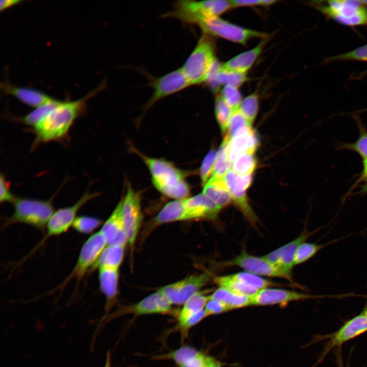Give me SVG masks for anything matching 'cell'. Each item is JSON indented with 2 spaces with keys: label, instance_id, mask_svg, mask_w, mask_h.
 <instances>
[{
  "label": "cell",
  "instance_id": "cell-31",
  "mask_svg": "<svg viewBox=\"0 0 367 367\" xmlns=\"http://www.w3.org/2000/svg\"><path fill=\"white\" fill-rule=\"evenodd\" d=\"M216 284L237 294L252 297L258 291L235 279L230 275L216 276L212 278Z\"/></svg>",
  "mask_w": 367,
  "mask_h": 367
},
{
  "label": "cell",
  "instance_id": "cell-41",
  "mask_svg": "<svg viewBox=\"0 0 367 367\" xmlns=\"http://www.w3.org/2000/svg\"><path fill=\"white\" fill-rule=\"evenodd\" d=\"M215 111L217 120L223 132L227 128L229 119L233 112L232 109L218 96L215 101Z\"/></svg>",
  "mask_w": 367,
  "mask_h": 367
},
{
  "label": "cell",
  "instance_id": "cell-35",
  "mask_svg": "<svg viewBox=\"0 0 367 367\" xmlns=\"http://www.w3.org/2000/svg\"><path fill=\"white\" fill-rule=\"evenodd\" d=\"M199 352L193 347L185 345L166 354L156 356L155 358L158 359L172 360L178 367L189 359L196 355Z\"/></svg>",
  "mask_w": 367,
  "mask_h": 367
},
{
  "label": "cell",
  "instance_id": "cell-46",
  "mask_svg": "<svg viewBox=\"0 0 367 367\" xmlns=\"http://www.w3.org/2000/svg\"><path fill=\"white\" fill-rule=\"evenodd\" d=\"M211 357L199 351L178 367H208Z\"/></svg>",
  "mask_w": 367,
  "mask_h": 367
},
{
  "label": "cell",
  "instance_id": "cell-34",
  "mask_svg": "<svg viewBox=\"0 0 367 367\" xmlns=\"http://www.w3.org/2000/svg\"><path fill=\"white\" fill-rule=\"evenodd\" d=\"M231 275L235 279L258 291L275 285H278L267 279L246 271L231 274Z\"/></svg>",
  "mask_w": 367,
  "mask_h": 367
},
{
  "label": "cell",
  "instance_id": "cell-16",
  "mask_svg": "<svg viewBox=\"0 0 367 367\" xmlns=\"http://www.w3.org/2000/svg\"><path fill=\"white\" fill-rule=\"evenodd\" d=\"M316 231H309L305 228L296 238L288 243L266 254L264 257L292 278L294 257L299 246L305 242Z\"/></svg>",
  "mask_w": 367,
  "mask_h": 367
},
{
  "label": "cell",
  "instance_id": "cell-15",
  "mask_svg": "<svg viewBox=\"0 0 367 367\" xmlns=\"http://www.w3.org/2000/svg\"><path fill=\"white\" fill-rule=\"evenodd\" d=\"M140 196L130 185L122 199V214L128 243L133 248L142 220Z\"/></svg>",
  "mask_w": 367,
  "mask_h": 367
},
{
  "label": "cell",
  "instance_id": "cell-45",
  "mask_svg": "<svg viewBox=\"0 0 367 367\" xmlns=\"http://www.w3.org/2000/svg\"><path fill=\"white\" fill-rule=\"evenodd\" d=\"M208 316L204 309L193 315L181 326L178 327L182 338H185L192 327L200 322Z\"/></svg>",
  "mask_w": 367,
  "mask_h": 367
},
{
  "label": "cell",
  "instance_id": "cell-42",
  "mask_svg": "<svg viewBox=\"0 0 367 367\" xmlns=\"http://www.w3.org/2000/svg\"><path fill=\"white\" fill-rule=\"evenodd\" d=\"M325 245L313 243L304 242L298 248L294 257V265L302 264L320 251Z\"/></svg>",
  "mask_w": 367,
  "mask_h": 367
},
{
  "label": "cell",
  "instance_id": "cell-21",
  "mask_svg": "<svg viewBox=\"0 0 367 367\" xmlns=\"http://www.w3.org/2000/svg\"><path fill=\"white\" fill-rule=\"evenodd\" d=\"M98 269V279L101 292L106 299L107 313L116 302L118 294L119 268L101 267Z\"/></svg>",
  "mask_w": 367,
  "mask_h": 367
},
{
  "label": "cell",
  "instance_id": "cell-12",
  "mask_svg": "<svg viewBox=\"0 0 367 367\" xmlns=\"http://www.w3.org/2000/svg\"><path fill=\"white\" fill-rule=\"evenodd\" d=\"M367 331V317L363 313L346 322L339 329L333 333L324 335L322 339H327L318 362L320 363L334 349Z\"/></svg>",
  "mask_w": 367,
  "mask_h": 367
},
{
  "label": "cell",
  "instance_id": "cell-5",
  "mask_svg": "<svg viewBox=\"0 0 367 367\" xmlns=\"http://www.w3.org/2000/svg\"><path fill=\"white\" fill-rule=\"evenodd\" d=\"M232 7L231 1L224 0L177 1L174 9L163 16L174 17L183 22L198 25L203 20L218 17Z\"/></svg>",
  "mask_w": 367,
  "mask_h": 367
},
{
  "label": "cell",
  "instance_id": "cell-38",
  "mask_svg": "<svg viewBox=\"0 0 367 367\" xmlns=\"http://www.w3.org/2000/svg\"><path fill=\"white\" fill-rule=\"evenodd\" d=\"M102 224L100 219L90 216H77L72 227L78 233L89 234L93 232Z\"/></svg>",
  "mask_w": 367,
  "mask_h": 367
},
{
  "label": "cell",
  "instance_id": "cell-9",
  "mask_svg": "<svg viewBox=\"0 0 367 367\" xmlns=\"http://www.w3.org/2000/svg\"><path fill=\"white\" fill-rule=\"evenodd\" d=\"M98 195L97 193L86 192L74 204L55 211L50 218L46 229L45 235L34 249L36 251L48 239L61 235L72 227L77 212L87 202Z\"/></svg>",
  "mask_w": 367,
  "mask_h": 367
},
{
  "label": "cell",
  "instance_id": "cell-7",
  "mask_svg": "<svg viewBox=\"0 0 367 367\" xmlns=\"http://www.w3.org/2000/svg\"><path fill=\"white\" fill-rule=\"evenodd\" d=\"M107 245L100 230L93 233L82 246L72 270L56 290L63 289L72 279L76 280L77 285L85 274L91 270Z\"/></svg>",
  "mask_w": 367,
  "mask_h": 367
},
{
  "label": "cell",
  "instance_id": "cell-3",
  "mask_svg": "<svg viewBox=\"0 0 367 367\" xmlns=\"http://www.w3.org/2000/svg\"><path fill=\"white\" fill-rule=\"evenodd\" d=\"M13 204V214L6 220L4 228L16 223H22L45 231L47 224L55 212L51 200L16 198Z\"/></svg>",
  "mask_w": 367,
  "mask_h": 367
},
{
  "label": "cell",
  "instance_id": "cell-43",
  "mask_svg": "<svg viewBox=\"0 0 367 367\" xmlns=\"http://www.w3.org/2000/svg\"><path fill=\"white\" fill-rule=\"evenodd\" d=\"M223 100L234 111L238 109L242 100V96L238 88L230 85L225 86L220 95Z\"/></svg>",
  "mask_w": 367,
  "mask_h": 367
},
{
  "label": "cell",
  "instance_id": "cell-48",
  "mask_svg": "<svg viewBox=\"0 0 367 367\" xmlns=\"http://www.w3.org/2000/svg\"><path fill=\"white\" fill-rule=\"evenodd\" d=\"M0 201L1 203L13 202L16 199L10 190V184L2 174L0 177Z\"/></svg>",
  "mask_w": 367,
  "mask_h": 367
},
{
  "label": "cell",
  "instance_id": "cell-28",
  "mask_svg": "<svg viewBox=\"0 0 367 367\" xmlns=\"http://www.w3.org/2000/svg\"><path fill=\"white\" fill-rule=\"evenodd\" d=\"M125 246L107 245L91 270L101 267L119 268L124 257Z\"/></svg>",
  "mask_w": 367,
  "mask_h": 367
},
{
  "label": "cell",
  "instance_id": "cell-44",
  "mask_svg": "<svg viewBox=\"0 0 367 367\" xmlns=\"http://www.w3.org/2000/svg\"><path fill=\"white\" fill-rule=\"evenodd\" d=\"M217 152L211 150L204 157L200 168V176L203 186L208 181V178L212 174L214 163Z\"/></svg>",
  "mask_w": 367,
  "mask_h": 367
},
{
  "label": "cell",
  "instance_id": "cell-4",
  "mask_svg": "<svg viewBox=\"0 0 367 367\" xmlns=\"http://www.w3.org/2000/svg\"><path fill=\"white\" fill-rule=\"evenodd\" d=\"M217 61L214 44L204 33L181 68L191 86L199 85L206 82Z\"/></svg>",
  "mask_w": 367,
  "mask_h": 367
},
{
  "label": "cell",
  "instance_id": "cell-37",
  "mask_svg": "<svg viewBox=\"0 0 367 367\" xmlns=\"http://www.w3.org/2000/svg\"><path fill=\"white\" fill-rule=\"evenodd\" d=\"M256 164L254 153H243L240 154L232 163V170L240 175H251L256 168Z\"/></svg>",
  "mask_w": 367,
  "mask_h": 367
},
{
  "label": "cell",
  "instance_id": "cell-19",
  "mask_svg": "<svg viewBox=\"0 0 367 367\" xmlns=\"http://www.w3.org/2000/svg\"><path fill=\"white\" fill-rule=\"evenodd\" d=\"M122 200H121L99 230L107 245L125 247L128 243L122 218Z\"/></svg>",
  "mask_w": 367,
  "mask_h": 367
},
{
  "label": "cell",
  "instance_id": "cell-50",
  "mask_svg": "<svg viewBox=\"0 0 367 367\" xmlns=\"http://www.w3.org/2000/svg\"><path fill=\"white\" fill-rule=\"evenodd\" d=\"M363 170L359 181L364 183L362 186L361 192H367V160L363 161Z\"/></svg>",
  "mask_w": 367,
  "mask_h": 367
},
{
  "label": "cell",
  "instance_id": "cell-47",
  "mask_svg": "<svg viewBox=\"0 0 367 367\" xmlns=\"http://www.w3.org/2000/svg\"><path fill=\"white\" fill-rule=\"evenodd\" d=\"M204 310L207 316L219 314L230 310V309L223 303L213 299L207 301Z\"/></svg>",
  "mask_w": 367,
  "mask_h": 367
},
{
  "label": "cell",
  "instance_id": "cell-52",
  "mask_svg": "<svg viewBox=\"0 0 367 367\" xmlns=\"http://www.w3.org/2000/svg\"><path fill=\"white\" fill-rule=\"evenodd\" d=\"M208 367H222V363L213 357H211Z\"/></svg>",
  "mask_w": 367,
  "mask_h": 367
},
{
  "label": "cell",
  "instance_id": "cell-27",
  "mask_svg": "<svg viewBox=\"0 0 367 367\" xmlns=\"http://www.w3.org/2000/svg\"><path fill=\"white\" fill-rule=\"evenodd\" d=\"M205 291H200L191 297L184 304L178 316V327L183 325L193 315L204 309L210 295Z\"/></svg>",
  "mask_w": 367,
  "mask_h": 367
},
{
  "label": "cell",
  "instance_id": "cell-30",
  "mask_svg": "<svg viewBox=\"0 0 367 367\" xmlns=\"http://www.w3.org/2000/svg\"><path fill=\"white\" fill-rule=\"evenodd\" d=\"M230 139V137L226 135L219 150L217 151L212 177L223 178L230 170V167L232 166L229 155Z\"/></svg>",
  "mask_w": 367,
  "mask_h": 367
},
{
  "label": "cell",
  "instance_id": "cell-40",
  "mask_svg": "<svg viewBox=\"0 0 367 367\" xmlns=\"http://www.w3.org/2000/svg\"><path fill=\"white\" fill-rule=\"evenodd\" d=\"M367 62V44L352 50L327 58L325 62L333 61Z\"/></svg>",
  "mask_w": 367,
  "mask_h": 367
},
{
  "label": "cell",
  "instance_id": "cell-11",
  "mask_svg": "<svg viewBox=\"0 0 367 367\" xmlns=\"http://www.w3.org/2000/svg\"><path fill=\"white\" fill-rule=\"evenodd\" d=\"M223 179L231 195L232 201L240 208L247 221L253 226L256 227L258 219L250 206L246 194V190L252 182L251 175H240L230 169Z\"/></svg>",
  "mask_w": 367,
  "mask_h": 367
},
{
  "label": "cell",
  "instance_id": "cell-8",
  "mask_svg": "<svg viewBox=\"0 0 367 367\" xmlns=\"http://www.w3.org/2000/svg\"><path fill=\"white\" fill-rule=\"evenodd\" d=\"M198 25L203 31L204 34L219 37L242 44H245L252 38L266 36L265 33L234 24L219 16L206 18Z\"/></svg>",
  "mask_w": 367,
  "mask_h": 367
},
{
  "label": "cell",
  "instance_id": "cell-14",
  "mask_svg": "<svg viewBox=\"0 0 367 367\" xmlns=\"http://www.w3.org/2000/svg\"><path fill=\"white\" fill-rule=\"evenodd\" d=\"M222 265L224 267L235 266L243 269L246 272L258 276L279 277L293 282V278L268 261L264 256L251 255L245 250H243L233 258L224 261Z\"/></svg>",
  "mask_w": 367,
  "mask_h": 367
},
{
  "label": "cell",
  "instance_id": "cell-10",
  "mask_svg": "<svg viewBox=\"0 0 367 367\" xmlns=\"http://www.w3.org/2000/svg\"><path fill=\"white\" fill-rule=\"evenodd\" d=\"M211 277L208 273L193 274L163 286L159 291L172 305H183L193 295L200 291L211 280Z\"/></svg>",
  "mask_w": 367,
  "mask_h": 367
},
{
  "label": "cell",
  "instance_id": "cell-13",
  "mask_svg": "<svg viewBox=\"0 0 367 367\" xmlns=\"http://www.w3.org/2000/svg\"><path fill=\"white\" fill-rule=\"evenodd\" d=\"M149 83L153 91L145 106V110L160 99L191 86L181 67L162 76L151 77Z\"/></svg>",
  "mask_w": 367,
  "mask_h": 367
},
{
  "label": "cell",
  "instance_id": "cell-39",
  "mask_svg": "<svg viewBox=\"0 0 367 367\" xmlns=\"http://www.w3.org/2000/svg\"><path fill=\"white\" fill-rule=\"evenodd\" d=\"M258 108V96L256 93H252L242 99L238 109L252 124L256 116Z\"/></svg>",
  "mask_w": 367,
  "mask_h": 367
},
{
  "label": "cell",
  "instance_id": "cell-20",
  "mask_svg": "<svg viewBox=\"0 0 367 367\" xmlns=\"http://www.w3.org/2000/svg\"><path fill=\"white\" fill-rule=\"evenodd\" d=\"M188 220L215 219L221 207L203 193L184 199Z\"/></svg>",
  "mask_w": 367,
  "mask_h": 367
},
{
  "label": "cell",
  "instance_id": "cell-55",
  "mask_svg": "<svg viewBox=\"0 0 367 367\" xmlns=\"http://www.w3.org/2000/svg\"><path fill=\"white\" fill-rule=\"evenodd\" d=\"M339 366V367H343V365H342V364H339V366Z\"/></svg>",
  "mask_w": 367,
  "mask_h": 367
},
{
  "label": "cell",
  "instance_id": "cell-33",
  "mask_svg": "<svg viewBox=\"0 0 367 367\" xmlns=\"http://www.w3.org/2000/svg\"><path fill=\"white\" fill-rule=\"evenodd\" d=\"M251 125L239 110L237 109L233 111L229 119L226 135L231 139L252 129Z\"/></svg>",
  "mask_w": 367,
  "mask_h": 367
},
{
  "label": "cell",
  "instance_id": "cell-29",
  "mask_svg": "<svg viewBox=\"0 0 367 367\" xmlns=\"http://www.w3.org/2000/svg\"><path fill=\"white\" fill-rule=\"evenodd\" d=\"M210 299L223 303L230 310L251 306V297L237 294L221 287H219L210 295Z\"/></svg>",
  "mask_w": 367,
  "mask_h": 367
},
{
  "label": "cell",
  "instance_id": "cell-32",
  "mask_svg": "<svg viewBox=\"0 0 367 367\" xmlns=\"http://www.w3.org/2000/svg\"><path fill=\"white\" fill-rule=\"evenodd\" d=\"M60 102L52 98L47 102L37 107L23 117L21 120L26 125L35 126L41 121Z\"/></svg>",
  "mask_w": 367,
  "mask_h": 367
},
{
  "label": "cell",
  "instance_id": "cell-25",
  "mask_svg": "<svg viewBox=\"0 0 367 367\" xmlns=\"http://www.w3.org/2000/svg\"><path fill=\"white\" fill-rule=\"evenodd\" d=\"M223 178L212 177L204 186L202 192L221 208L228 205L232 201Z\"/></svg>",
  "mask_w": 367,
  "mask_h": 367
},
{
  "label": "cell",
  "instance_id": "cell-53",
  "mask_svg": "<svg viewBox=\"0 0 367 367\" xmlns=\"http://www.w3.org/2000/svg\"><path fill=\"white\" fill-rule=\"evenodd\" d=\"M111 352H108L107 354L106 363L103 367H111Z\"/></svg>",
  "mask_w": 367,
  "mask_h": 367
},
{
  "label": "cell",
  "instance_id": "cell-54",
  "mask_svg": "<svg viewBox=\"0 0 367 367\" xmlns=\"http://www.w3.org/2000/svg\"><path fill=\"white\" fill-rule=\"evenodd\" d=\"M361 313H363L364 315H365L367 317V303H366V305H365V306L362 310V312Z\"/></svg>",
  "mask_w": 367,
  "mask_h": 367
},
{
  "label": "cell",
  "instance_id": "cell-24",
  "mask_svg": "<svg viewBox=\"0 0 367 367\" xmlns=\"http://www.w3.org/2000/svg\"><path fill=\"white\" fill-rule=\"evenodd\" d=\"M258 144V139L252 129L231 138L229 145V155L231 164L242 153H254Z\"/></svg>",
  "mask_w": 367,
  "mask_h": 367
},
{
  "label": "cell",
  "instance_id": "cell-17",
  "mask_svg": "<svg viewBox=\"0 0 367 367\" xmlns=\"http://www.w3.org/2000/svg\"><path fill=\"white\" fill-rule=\"evenodd\" d=\"M172 304L159 290L139 302L124 306L115 312L113 317L124 314L143 316L151 314H167L172 312Z\"/></svg>",
  "mask_w": 367,
  "mask_h": 367
},
{
  "label": "cell",
  "instance_id": "cell-18",
  "mask_svg": "<svg viewBox=\"0 0 367 367\" xmlns=\"http://www.w3.org/2000/svg\"><path fill=\"white\" fill-rule=\"evenodd\" d=\"M314 296L295 291L268 287L261 290L251 298V305L267 306L309 299L319 298Z\"/></svg>",
  "mask_w": 367,
  "mask_h": 367
},
{
  "label": "cell",
  "instance_id": "cell-22",
  "mask_svg": "<svg viewBox=\"0 0 367 367\" xmlns=\"http://www.w3.org/2000/svg\"><path fill=\"white\" fill-rule=\"evenodd\" d=\"M1 87L2 91L5 94L13 95L21 102L35 108L53 98L39 90L17 87L8 82H2Z\"/></svg>",
  "mask_w": 367,
  "mask_h": 367
},
{
  "label": "cell",
  "instance_id": "cell-23",
  "mask_svg": "<svg viewBox=\"0 0 367 367\" xmlns=\"http://www.w3.org/2000/svg\"><path fill=\"white\" fill-rule=\"evenodd\" d=\"M266 42L265 39L255 47L231 58L221 64L222 68L226 70L246 74L260 55Z\"/></svg>",
  "mask_w": 367,
  "mask_h": 367
},
{
  "label": "cell",
  "instance_id": "cell-6",
  "mask_svg": "<svg viewBox=\"0 0 367 367\" xmlns=\"http://www.w3.org/2000/svg\"><path fill=\"white\" fill-rule=\"evenodd\" d=\"M316 7L325 16L347 26L367 25V7L357 0L317 2Z\"/></svg>",
  "mask_w": 367,
  "mask_h": 367
},
{
  "label": "cell",
  "instance_id": "cell-36",
  "mask_svg": "<svg viewBox=\"0 0 367 367\" xmlns=\"http://www.w3.org/2000/svg\"><path fill=\"white\" fill-rule=\"evenodd\" d=\"M355 119L359 130L358 138L354 143H344L340 147L357 152L363 161H365L367 160V130L358 117H355Z\"/></svg>",
  "mask_w": 367,
  "mask_h": 367
},
{
  "label": "cell",
  "instance_id": "cell-49",
  "mask_svg": "<svg viewBox=\"0 0 367 367\" xmlns=\"http://www.w3.org/2000/svg\"><path fill=\"white\" fill-rule=\"evenodd\" d=\"M276 1L272 0H235L231 1L232 7L253 6H269Z\"/></svg>",
  "mask_w": 367,
  "mask_h": 367
},
{
  "label": "cell",
  "instance_id": "cell-2",
  "mask_svg": "<svg viewBox=\"0 0 367 367\" xmlns=\"http://www.w3.org/2000/svg\"><path fill=\"white\" fill-rule=\"evenodd\" d=\"M139 155L150 171L153 185L161 193L176 200L187 198L190 188L182 171L166 160Z\"/></svg>",
  "mask_w": 367,
  "mask_h": 367
},
{
  "label": "cell",
  "instance_id": "cell-51",
  "mask_svg": "<svg viewBox=\"0 0 367 367\" xmlns=\"http://www.w3.org/2000/svg\"><path fill=\"white\" fill-rule=\"evenodd\" d=\"M21 2L22 1L19 0H1L0 2V10L2 11Z\"/></svg>",
  "mask_w": 367,
  "mask_h": 367
},
{
  "label": "cell",
  "instance_id": "cell-1",
  "mask_svg": "<svg viewBox=\"0 0 367 367\" xmlns=\"http://www.w3.org/2000/svg\"><path fill=\"white\" fill-rule=\"evenodd\" d=\"M102 83L84 97L74 101H61L34 127L36 144L64 138L75 120L85 111L87 101L103 89Z\"/></svg>",
  "mask_w": 367,
  "mask_h": 367
},
{
  "label": "cell",
  "instance_id": "cell-26",
  "mask_svg": "<svg viewBox=\"0 0 367 367\" xmlns=\"http://www.w3.org/2000/svg\"><path fill=\"white\" fill-rule=\"evenodd\" d=\"M185 199H177L167 203L155 218L156 224L188 220Z\"/></svg>",
  "mask_w": 367,
  "mask_h": 367
}]
</instances>
